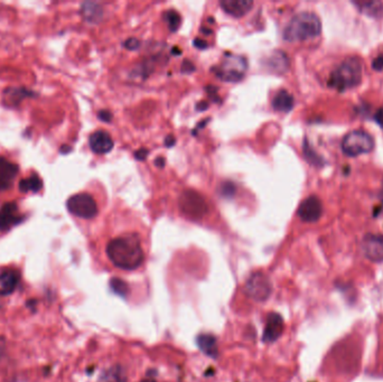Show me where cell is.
<instances>
[{"mask_svg":"<svg viewBox=\"0 0 383 382\" xmlns=\"http://www.w3.org/2000/svg\"><path fill=\"white\" fill-rule=\"evenodd\" d=\"M297 214L304 222L314 223L321 219L323 214V204L317 196L312 195L305 198L299 205Z\"/></svg>","mask_w":383,"mask_h":382,"instance_id":"9","label":"cell"},{"mask_svg":"<svg viewBox=\"0 0 383 382\" xmlns=\"http://www.w3.org/2000/svg\"><path fill=\"white\" fill-rule=\"evenodd\" d=\"M18 187H19V191L22 193H28V192L37 193L43 189V181L36 173H34L30 176V177L21 180L19 182Z\"/></svg>","mask_w":383,"mask_h":382,"instance_id":"20","label":"cell"},{"mask_svg":"<svg viewBox=\"0 0 383 382\" xmlns=\"http://www.w3.org/2000/svg\"><path fill=\"white\" fill-rule=\"evenodd\" d=\"M374 149V139L364 130H352L342 139V150L348 157L369 154Z\"/></svg>","mask_w":383,"mask_h":382,"instance_id":"5","label":"cell"},{"mask_svg":"<svg viewBox=\"0 0 383 382\" xmlns=\"http://www.w3.org/2000/svg\"><path fill=\"white\" fill-rule=\"evenodd\" d=\"M363 254L373 262H383V236L369 235L365 236L361 244Z\"/></svg>","mask_w":383,"mask_h":382,"instance_id":"10","label":"cell"},{"mask_svg":"<svg viewBox=\"0 0 383 382\" xmlns=\"http://www.w3.org/2000/svg\"><path fill=\"white\" fill-rule=\"evenodd\" d=\"M164 20L168 26V30L170 32H176L178 30L182 24V17L174 9H169L164 13Z\"/></svg>","mask_w":383,"mask_h":382,"instance_id":"23","label":"cell"},{"mask_svg":"<svg viewBox=\"0 0 383 382\" xmlns=\"http://www.w3.org/2000/svg\"><path fill=\"white\" fill-rule=\"evenodd\" d=\"M245 295L254 301H266L272 293L270 279L262 272H254L251 275L244 286Z\"/></svg>","mask_w":383,"mask_h":382,"instance_id":"8","label":"cell"},{"mask_svg":"<svg viewBox=\"0 0 383 382\" xmlns=\"http://www.w3.org/2000/svg\"><path fill=\"white\" fill-rule=\"evenodd\" d=\"M220 6L227 15L240 18L249 13L253 3L250 0H222Z\"/></svg>","mask_w":383,"mask_h":382,"instance_id":"15","label":"cell"},{"mask_svg":"<svg viewBox=\"0 0 383 382\" xmlns=\"http://www.w3.org/2000/svg\"><path fill=\"white\" fill-rule=\"evenodd\" d=\"M268 66L274 73H285L289 67V59L285 52L276 50L268 61Z\"/></svg>","mask_w":383,"mask_h":382,"instance_id":"19","label":"cell"},{"mask_svg":"<svg viewBox=\"0 0 383 382\" xmlns=\"http://www.w3.org/2000/svg\"><path fill=\"white\" fill-rule=\"evenodd\" d=\"M148 152L149 151H148V149H146V148H140V149H138L135 152V157L138 159V161H145L148 156Z\"/></svg>","mask_w":383,"mask_h":382,"instance_id":"30","label":"cell"},{"mask_svg":"<svg viewBox=\"0 0 383 382\" xmlns=\"http://www.w3.org/2000/svg\"><path fill=\"white\" fill-rule=\"evenodd\" d=\"M6 349H7V343H6V340L0 336V360H2V358L5 354Z\"/></svg>","mask_w":383,"mask_h":382,"instance_id":"34","label":"cell"},{"mask_svg":"<svg viewBox=\"0 0 383 382\" xmlns=\"http://www.w3.org/2000/svg\"><path fill=\"white\" fill-rule=\"evenodd\" d=\"M98 118L100 119V120L105 121V122H110V121H111V119H112V115H111V112H110V111H108V110H101V111H99V113H98Z\"/></svg>","mask_w":383,"mask_h":382,"instance_id":"29","label":"cell"},{"mask_svg":"<svg viewBox=\"0 0 383 382\" xmlns=\"http://www.w3.org/2000/svg\"><path fill=\"white\" fill-rule=\"evenodd\" d=\"M89 146L94 154L105 155L112 150L113 139L112 137L105 130H98L90 136Z\"/></svg>","mask_w":383,"mask_h":382,"instance_id":"13","label":"cell"},{"mask_svg":"<svg viewBox=\"0 0 383 382\" xmlns=\"http://www.w3.org/2000/svg\"><path fill=\"white\" fill-rule=\"evenodd\" d=\"M374 119H375V121L378 122L380 124V126L383 128V107L379 108L378 111L375 112Z\"/></svg>","mask_w":383,"mask_h":382,"instance_id":"32","label":"cell"},{"mask_svg":"<svg viewBox=\"0 0 383 382\" xmlns=\"http://www.w3.org/2000/svg\"><path fill=\"white\" fill-rule=\"evenodd\" d=\"M202 32H203V33H207V34H211V33H212V32L209 31V30H205V28H203Z\"/></svg>","mask_w":383,"mask_h":382,"instance_id":"40","label":"cell"},{"mask_svg":"<svg viewBox=\"0 0 383 382\" xmlns=\"http://www.w3.org/2000/svg\"><path fill=\"white\" fill-rule=\"evenodd\" d=\"M18 174V166L0 156V192L9 190Z\"/></svg>","mask_w":383,"mask_h":382,"instance_id":"14","label":"cell"},{"mask_svg":"<svg viewBox=\"0 0 383 382\" xmlns=\"http://www.w3.org/2000/svg\"><path fill=\"white\" fill-rule=\"evenodd\" d=\"M322 32L319 17L312 11H302L294 16L284 31L287 42H301L317 37Z\"/></svg>","mask_w":383,"mask_h":382,"instance_id":"2","label":"cell"},{"mask_svg":"<svg viewBox=\"0 0 383 382\" xmlns=\"http://www.w3.org/2000/svg\"><path fill=\"white\" fill-rule=\"evenodd\" d=\"M110 287L112 288V290H113L114 293L120 295V296H125V295L128 294V292H129L128 285L125 284L123 281H121V279H119V278H112L111 279Z\"/></svg>","mask_w":383,"mask_h":382,"instance_id":"25","label":"cell"},{"mask_svg":"<svg viewBox=\"0 0 383 382\" xmlns=\"http://www.w3.org/2000/svg\"><path fill=\"white\" fill-rule=\"evenodd\" d=\"M362 81V62L356 56L345 59L330 73L328 85L337 91L355 88Z\"/></svg>","mask_w":383,"mask_h":382,"instance_id":"3","label":"cell"},{"mask_svg":"<svg viewBox=\"0 0 383 382\" xmlns=\"http://www.w3.org/2000/svg\"><path fill=\"white\" fill-rule=\"evenodd\" d=\"M359 9L364 14L372 17H379L383 13V4L378 2H367V3H354Z\"/></svg>","mask_w":383,"mask_h":382,"instance_id":"22","label":"cell"},{"mask_svg":"<svg viewBox=\"0 0 383 382\" xmlns=\"http://www.w3.org/2000/svg\"><path fill=\"white\" fill-rule=\"evenodd\" d=\"M380 210H382V211H383V197H382V204H381V207H380V209L376 210V212H375V213H376V214H378V212H379V211H380Z\"/></svg>","mask_w":383,"mask_h":382,"instance_id":"39","label":"cell"},{"mask_svg":"<svg viewBox=\"0 0 383 382\" xmlns=\"http://www.w3.org/2000/svg\"><path fill=\"white\" fill-rule=\"evenodd\" d=\"M180 208L188 218L198 220L208 213L209 208L201 194L196 191L187 190L180 197Z\"/></svg>","mask_w":383,"mask_h":382,"instance_id":"7","label":"cell"},{"mask_svg":"<svg viewBox=\"0 0 383 382\" xmlns=\"http://www.w3.org/2000/svg\"><path fill=\"white\" fill-rule=\"evenodd\" d=\"M248 61L242 55L225 53L221 63L213 67L215 75L224 82H239L244 78Z\"/></svg>","mask_w":383,"mask_h":382,"instance_id":"4","label":"cell"},{"mask_svg":"<svg viewBox=\"0 0 383 382\" xmlns=\"http://www.w3.org/2000/svg\"><path fill=\"white\" fill-rule=\"evenodd\" d=\"M304 156L308 161V163L315 165V166H323V164H324L323 158L313 149L310 145V142L307 141V139H305V142H304Z\"/></svg>","mask_w":383,"mask_h":382,"instance_id":"24","label":"cell"},{"mask_svg":"<svg viewBox=\"0 0 383 382\" xmlns=\"http://www.w3.org/2000/svg\"><path fill=\"white\" fill-rule=\"evenodd\" d=\"M372 68L375 71H382L383 70V55H379L378 58H375L373 60Z\"/></svg>","mask_w":383,"mask_h":382,"instance_id":"28","label":"cell"},{"mask_svg":"<svg viewBox=\"0 0 383 382\" xmlns=\"http://www.w3.org/2000/svg\"><path fill=\"white\" fill-rule=\"evenodd\" d=\"M295 106V99L287 90H280L272 99V108L279 112H289Z\"/></svg>","mask_w":383,"mask_h":382,"instance_id":"17","label":"cell"},{"mask_svg":"<svg viewBox=\"0 0 383 382\" xmlns=\"http://www.w3.org/2000/svg\"><path fill=\"white\" fill-rule=\"evenodd\" d=\"M220 192L222 196L224 197H232L236 194V185L232 182H224L220 186Z\"/></svg>","mask_w":383,"mask_h":382,"instance_id":"26","label":"cell"},{"mask_svg":"<svg viewBox=\"0 0 383 382\" xmlns=\"http://www.w3.org/2000/svg\"><path fill=\"white\" fill-rule=\"evenodd\" d=\"M123 46L125 48H127V49H129V50H135V49H137V48H138L140 46V42L137 38H135V37H130V38H128L127 41H125L123 43Z\"/></svg>","mask_w":383,"mask_h":382,"instance_id":"27","label":"cell"},{"mask_svg":"<svg viewBox=\"0 0 383 382\" xmlns=\"http://www.w3.org/2000/svg\"><path fill=\"white\" fill-rule=\"evenodd\" d=\"M175 142H176L175 137H174V136H171V135H169V136L166 137V139H165V146H166V147H171V146H174V145H175Z\"/></svg>","mask_w":383,"mask_h":382,"instance_id":"35","label":"cell"},{"mask_svg":"<svg viewBox=\"0 0 383 382\" xmlns=\"http://www.w3.org/2000/svg\"><path fill=\"white\" fill-rule=\"evenodd\" d=\"M173 53H178V55H180V54H181V50H180L178 48L174 47V48H173Z\"/></svg>","mask_w":383,"mask_h":382,"instance_id":"38","label":"cell"},{"mask_svg":"<svg viewBox=\"0 0 383 382\" xmlns=\"http://www.w3.org/2000/svg\"><path fill=\"white\" fill-rule=\"evenodd\" d=\"M194 45H195V47H197L199 49H204V48H207L209 46L208 42L204 41V39H201V38H196L195 41H194Z\"/></svg>","mask_w":383,"mask_h":382,"instance_id":"33","label":"cell"},{"mask_svg":"<svg viewBox=\"0 0 383 382\" xmlns=\"http://www.w3.org/2000/svg\"><path fill=\"white\" fill-rule=\"evenodd\" d=\"M82 14L84 18L90 22H98L102 18L104 10H102L101 6H99L98 4L85 3L82 6Z\"/></svg>","mask_w":383,"mask_h":382,"instance_id":"21","label":"cell"},{"mask_svg":"<svg viewBox=\"0 0 383 382\" xmlns=\"http://www.w3.org/2000/svg\"><path fill=\"white\" fill-rule=\"evenodd\" d=\"M208 108H209V104L205 101H203V102H201V104L197 105V110L198 111H204V110H207Z\"/></svg>","mask_w":383,"mask_h":382,"instance_id":"37","label":"cell"},{"mask_svg":"<svg viewBox=\"0 0 383 382\" xmlns=\"http://www.w3.org/2000/svg\"><path fill=\"white\" fill-rule=\"evenodd\" d=\"M197 345L205 355L211 358L218 356V342L213 335L211 334H201L197 338Z\"/></svg>","mask_w":383,"mask_h":382,"instance_id":"18","label":"cell"},{"mask_svg":"<svg viewBox=\"0 0 383 382\" xmlns=\"http://www.w3.org/2000/svg\"><path fill=\"white\" fill-rule=\"evenodd\" d=\"M66 208L71 214L81 219H93L98 214V205L95 199L88 193L72 195L67 199Z\"/></svg>","mask_w":383,"mask_h":382,"instance_id":"6","label":"cell"},{"mask_svg":"<svg viewBox=\"0 0 383 382\" xmlns=\"http://www.w3.org/2000/svg\"><path fill=\"white\" fill-rule=\"evenodd\" d=\"M107 256L114 267L122 270H135L145 259L139 237L135 233L112 239L107 246Z\"/></svg>","mask_w":383,"mask_h":382,"instance_id":"1","label":"cell"},{"mask_svg":"<svg viewBox=\"0 0 383 382\" xmlns=\"http://www.w3.org/2000/svg\"><path fill=\"white\" fill-rule=\"evenodd\" d=\"M194 70H195V66H194L192 62H190L188 60H185L184 63H183V66H182V71L184 73H191Z\"/></svg>","mask_w":383,"mask_h":382,"instance_id":"31","label":"cell"},{"mask_svg":"<svg viewBox=\"0 0 383 382\" xmlns=\"http://www.w3.org/2000/svg\"><path fill=\"white\" fill-rule=\"evenodd\" d=\"M20 281L19 272L14 269H8L0 273V296L13 294Z\"/></svg>","mask_w":383,"mask_h":382,"instance_id":"16","label":"cell"},{"mask_svg":"<svg viewBox=\"0 0 383 382\" xmlns=\"http://www.w3.org/2000/svg\"><path fill=\"white\" fill-rule=\"evenodd\" d=\"M22 220L24 215L19 212L18 205L16 203H5L0 208V231H8L13 226L19 224Z\"/></svg>","mask_w":383,"mask_h":382,"instance_id":"11","label":"cell"},{"mask_svg":"<svg viewBox=\"0 0 383 382\" xmlns=\"http://www.w3.org/2000/svg\"><path fill=\"white\" fill-rule=\"evenodd\" d=\"M155 165H156V166H157V167H159V168H163V167H165V165H166V161H165V158H164V157H158V158H156V161H155Z\"/></svg>","mask_w":383,"mask_h":382,"instance_id":"36","label":"cell"},{"mask_svg":"<svg viewBox=\"0 0 383 382\" xmlns=\"http://www.w3.org/2000/svg\"><path fill=\"white\" fill-rule=\"evenodd\" d=\"M285 329V323L282 315L278 313H269L266 319V326L264 330V340L266 343H272L277 341Z\"/></svg>","mask_w":383,"mask_h":382,"instance_id":"12","label":"cell"}]
</instances>
